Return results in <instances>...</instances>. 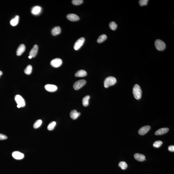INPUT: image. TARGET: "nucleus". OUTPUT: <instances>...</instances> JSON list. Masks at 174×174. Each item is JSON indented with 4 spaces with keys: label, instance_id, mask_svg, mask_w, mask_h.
I'll return each instance as SVG.
<instances>
[{
    "label": "nucleus",
    "instance_id": "32",
    "mask_svg": "<svg viewBox=\"0 0 174 174\" xmlns=\"http://www.w3.org/2000/svg\"><path fill=\"white\" fill-rule=\"evenodd\" d=\"M168 150L169 151L174 152V145H171L168 147Z\"/></svg>",
    "mask_w": 174,
    "mask_h": 174
},
{
    "label": "nucleus",
    "instance_id": "15",
    "mask_svg": "<svg viewBox=\"0 0 174 174\" xmlns=\"http://www.w3.org/2000/svg\"><path fill=\"white\" fill-rule=\"evenodd\" d=\"M169 129L167 128H162L157 130L155 133L156 135H161L166 133L168 132Z\"/></svg>",
    "mask_w": 174,
    "mask_h": 174
},
{
    "label": "nucleus",
    "instance_id": "29",
    "mask_svg": "<svg viewBox=\"0 0 174 174\" xmlns=\"http://www.w3.org/2000/svg\"><path fill=\"white\" fill-rule=\"evenodd\" d=\"M83 2V0H73L72 1V3L75 5H79L82 3Z\"/></svg>",
    "mask_w": 174,
    "mask_h": 174
},
{
    "label": "nucleus",
    "instance_id": "8",
    "mask_svg": "<svg viewBox=\"0 0 174 174\" xmlns=\"http://www.w3.org/2000/svg\"><path fill=\"white\" fill-rule=\"evenodd\" d=\"M151 127L150 126L146 125L141 128L138 131V133L140 135H144L147 133L150 130Z\"/></svg>",
    "mask_w": 174,
    "mask_h": 174
},
{
    "label": "nucleus",
    "instance_id": "7",
    "mask_svg": "<svg viewBox=\"0 0 174 174\" xmlns=\"http://www.w3.org/2000/svg\"><path fill=\"white\" fill-rule=\"evenodd\" d=\"M62 60L59 58H55L52 60L50 62L51 65L55 68L59 67L62 65Z\"/></svg>",
    "mask_w": 174,
    "mask_h": 174
},
{
    "label": "nucleus",
    "instance_id": "21",
    "mask_svg": "<svg viewBox=\"0 0 174 174\" xmlns=\"http://www.w3.org/2000/svg\"><path fill=\"white\" fill-rule=\"evenodd\" d=\"M90 99V96L88 95L84 97L82 100L83 104L84 106L86 107L88 106L89 105V101Z\"/></svg>",
    "mask_w": 174,
    "mask_h": 174
},
{
    "label": "nucleus",
    "instance_id": "6",
    "mask_svg": "<svg viewBox=\"0 0 174 174\" xmlns=\"http://www.w3.org/2000/svg\"><path fill=\"white\" fill-rule=\"evenodd\" d=\"M86 82L85 80H81L76 82L74 84V88L75 90L79 89L86 84Z\"/></svg>",
    "mask_w": 174,
    "mask_h": 174
},
{
    "label": "nucleus",
    "instance_id": "5",
    "mask_svg": "<svg viewBox=\"0 0 174 174\" xmlns=\"http://www.w3.org/2000/svg\"><path fill=\"white\" fill-rule=\"evenodd\" d=\"M15 100L17 105H19L20 107H23L25 106V100L21 96L17 95L15 96Z\"/></svg>",
    "mask_w": 174,
    "mask_h": 174
},
{
    "label": "nucleus",
    "instance_id": "20",
    "mask_svg": "<svg viewBox=\"0 0 174 174\" xmlns=\"http://www.w3.org/2000/svg\"><path fill=\"white\" fill-rule=\"evenodd\" d=\"M19 17L18 15H16V16L12 19L10 21V24L11 25L13 26H15L18 24L19 21Z\"/></svg>",
    "mask_w": 174,
    "mask_h": 174
},
{
    "label": "nucleus",
    "instance_id": "30",
    "mask_svg": "<svg viewBox=\"0 0 174 174\" xmlns=\"http://www.w3.org/2000/svg\"><path fill=\"white\" fill-rule=\"evenodd\" d=\"M148 2V0H140L139 1V5L141 6L147 5Z\"/></svg>",
    "mask_w": 174,
    "mask_h": 174
},
{
    "label": "nucleus",
    "instance_id": "35",
    "mask_svg": "<svg viewBox=\"0 0 174 174\" xmlns=\"http://www.w3.org/2000/svg\"><path fill=\"white\" fill-rule=\"evenodd\" d=\"M17 107H18V108H20V107H20V106H19V105H17Z\"/></svg>",
    "mask_w": 174,
    "mask_h": 174
},
{
    "label": "nucleus",
    "instance_id": "4",
    "mask_svg": "<svg viewBox=\"0 0 174 174\" xmlns=\"http://www.w3.org/2000/svg\"><path fill=\"white\" fill-rule=\"evenodd\" d=\"M85 41V38L83 37H81L78 39L74 44V48L75 50H79Z\"/></svg>",
    "mask_w": 174,
    "mask_h": 174
},
{
    "label": "nucleus",
    "instance_id": "22",
    "mask_svg": "<svg viewBox=\"0 0 174 174\" xmlns=\"http://www.w3.org/2000/svg\"><path fill=\"white\" fill-rule=\"evenodd\" d=\"M107 38V37L106 35L103 34L101 35L99 37L98 40L97 42L99 43H100L104 42V41L106 40Z\"/></svg>",
    "mask_w": 174,
    "mask_h": 174
},
{
    "label": "nucleus",
    "instance_id": "34",
    "mask_svg": "<svg viewBox=\"0 0 174 174\" xmlns=\"http://www.w3.org/2000/svg\"><path fill=\"white\" fill-rule=\"evenodd\" d=\"M28 58H29V59H31V58H32V57L31 56H29V57H28Z\"/></svg>",
    "mask_w": 174,
    "mask_h": 174
},
{
    "label": "nucleus",
    "instance_id": "16",
    "mask_svg": "<svg viewBox=\"0 0 174 174\" xmlns=\"http://www.w3.org/2000/svg\"><path fill=\"white\" fill-rule=\"evenodd\" d=\"M134 157L135 159L140 162H143L145 160V156L143 154L137 153L134 154Z\"/></svg>",
    "mask_w": 174,
    "mask_h": 174
},
{
    "label": "nucleus",
    "instance_id": "9",
    "mask_svg": "<svg viewBox=\"0 0 174 174\" xmlns=\"http://www.w3.org/2000/svg\"><path fill=\"white\" fill-rule=\"evenodd\" d=\"M45 89L48 91L53 92L57 91L58 87L55 85L47 84L45 87Z\"/></svg>",
    "mask_w": 174,
    "mask_h": 174
},
{
    "label": "nucleus",
    "instance_id": "28",
    "mask_svg": "<svg viewBox=\"0 0 174 174\" xmlns=\"http://www.w3.org/2000/svg\"><path fill=\"white\" fill-rule=\"evenodd\" d=\"M162 142L161 141H155L153 143V146L155 148H159L160 147L161 145L162 144Z\"/></svg>",
    "mask_w": 174,
    "mask_h": 174
},
{
    "label": "nucleus",
    "instance_id": "12",
    "mask_svg": "<svg viewBox=\"0 0 174 174\" xmlns=\"http://www.w3.org/2000/svg\"><path fill=\"white\" fill-rule=\"evenodd\" d=\"M38 50V46L37 45H35L29 52V56H31L32 58H35L37 54Z\"/></svg>",
    "mask_w": 174,
    "mask_h": 174
},
{
    "label": "nucleus",
    "instance_id": "31",
    "mask_svg": "<svg viewBox=\"0 0 174 174\" xmlns=\"http://www.w3.org/2000/svg\"><path fill=\"white\" fill-rule=\"evenodd\" d=\"M8 138V137L3 134H0V140H6Z\"/></svg>",
    "mask_w": 174,
    "mask_h": 174
},
{
    "label": "nucleus",
    "instance_id": "11",
    "mask_svg": "<svg viewBox=\"0 0 174 174\" xmlns=\"http://www.w3.org/2000/svg\"><path fill=\"white\" fill-rule=\"evenodd\" d=\"M67 18L69 21L75 22L79 20V17L77 15L74 14H68L67 16Z\"/></svg>",
    "mask_w": 174,
    "mask_h": 174
},
{
    "label": "nucleus",
    "instance_id": "25",
    "mask_svg": "<svg viewBox=\"0 0 174 174\" xmlns=\"http://www.w3.org/2000/svg\"><path fill=\"white\" fill-rule=\"evenodd\" d=\"M109 26L112 30H115L117 28V25L115 22L112 21L109 23Z\"/></svg>",
    "mask_w": 174,
    "mask_h": 174
},
{
    "label": "nucleus",
    "instance_id": "13",
    "mask_svg": "<svg viewBox=\"0 0 174 174\" xmlns=\"http://www.w3.org/2000/svg\"><path fill=\"white\" fill-rule=\"evenodd\" d=\"M25 47L24 44H22L19 45L17 49V52H16V54H17V56H20L22 55L23 52L25 51Z\"/></svg>",
    "mask_w": 174,
    "mask_h": 174
},
{
    "label": "nucleus",
    "instance_id": "24",
    "mask_svg": "<svg viewBox=\"0 0 174 174\" xmlns=\"http://www.w3.org/2000/svg\"><path fill=\"white\" fill-rule=\"evenodd\" d=\"M118 165L123 170L126 169L128 167V165L126 163L123 161L121 162H120Z\"/></svg>",
    "mask_w": 174,
    "mask_h": 174
},
{
    "label": "nucleus",
    "instance_id": "1",
    "mask_svg": "<svg viewBox=\"0 0 174 174\" xmlns=\"http://www.w3.org/2000/svg\"><path fill=\"white\" fill-rule=\"evenodd\" d=\"M133 94L135 99L139 100L142 96V91L141 87L138 84L135 85L133 88Z\"/></svg>",
    "mask_w": 174,
    "mask_h": 174
},
{
    "label": "nucleus",
    "instance_id": "10",
    "mask_svg": "<svg viewBox=\"0 0 174 174\" xmlns=\"http://www.w3.org/2000/svg\"><path fill=\"white\" fill-rule=\"evenodd\" d=\"M12 156L15 159L21 160L24 158V154L18 151H14L12 153Z\"/></svg>",
    "mask_w": 174,
    "mask_h": 174
},
{
    "label": "nucleus",
    "instance_id": "17",
    "mask_svg": "<svg viewBox=\"0 0 174 174\" xmlns=\"http://www.w3.org/2000/svg\"><path fill=\"white\" fill-rule=\"evenodd\" d=\"M87 72L83 70H81L77 72L75 74V77H83L87 75Z\"/></svg>",
    "mask_w": 174,
    "mask_h": 174
},
{
    "label": "nucleus",
    "instance_id": "27",
    "mask_svg": "<svg viewBox=\"0 0 174 174\" xmlns=\"http://www.w3.org/2000/svg\"><path fill=\"white\" fill-rule=\"evenodd\" d=\"M56 123L55 122H52L49 124L48 126V129L50 131H51L54 129L55 126L56 125Z\"/></svg>",
    "mask_w": 174,
    "mask_h": 174
},
{
    "label": "nucleus",
    "instance_id": "14",
    "mask_svg": "<svg viewBox=\"0 0 174 174\" xmlns=\"http://www.w3.org/2000/svg\"><path fill=\"white\" fill-rule=\"evenodd\" d=\"M80 112H77L76 110H73L71 112L70 115L72 119L73 120H75L80 116Z\"/></svg>",
    "mask_w": 174,
    "mask_h": 174
},
{
    "label": "nucleus",
    "instance_id": "33",
    "mask_svg": "<svg viewBox=\"0 0 174 174\" xmlns=\"http://www.w3.org/2000/svg\"><path fill=\"white\" fill-rule=\"evenodd\" d=\"M3 73L1 71H0V77L1 75H2Z\"/></svg>",
    "mask_w": 174,
    "mask_h": 174
},
{
    "label": "nucleus",
    "instance_id": "18",
    "mask_svg": "<svg viewBox=\"0 0 174 174\" xmlns=\"http://www.w3.org/2000/svg\"><path fill=\"white\" fill-rule=\"evenodd\" d=\"M61 31V29L59 26H57L54 27L51 31V33L53 36H56L59 34Z\"/></svg>",
    "mask_w": 174,
    "mask_h": 174
},
{
    "label": "nucleus",
    "instance_id": "19",
    "mask_svg": "<svg viewBox=\"0 0 174 174\" xmlns=\"http://www.w3.org/2000/svg\"><path fill=\"white\" fill-rule=\"evenodd\" d=\"M41 8L39 6H35L33 8L32 10V13L34 15H37L41 12Z\"/></svg>",
    "mask_w": 174,
    "mask_h": 174
},
{
    "label": "nucleus",
    "instance_id": "3",
    "mask_svg": "<svg viewBox=\"0 0 174 174\" xmlns=\"http://www.w3.org/2000/svg\"><path fill=\"white\" fill-rule=\"evenodd\" d=\"M154 44L157 50L159 51H163L165 49V44L164 42L161 40H156Z\"/></svg>",
    "mask_w": 174,
    "mask_h": 174
},
{
    "label": "nucleus",
    "instance_id": "23",
    "mask_svg": "<svg viewBox=\"0 0 174 174\" xmlns=\"http://www.w3.org/2000/svg\"><path fill=\"white\" fill-rule=\"evenodd\" d=\"M32 70V66L31 65H29L27 66L24 72L25 74L29 75L31 74Z\"/></svg>",
    "mask_w": 174,
    "mask_h": 174
},
{
    "label": "nucleus",
    "instance_id": "26",
    "mask_svg": "<svg viewBox=\"0 0 174 174\" xmlns=\"http://www.w3.org/2000/svg\"><path fill=\"white\" fill-rule=\"evenodd\" d=\"M42 121L41 120H38L34 123V128L35 129L37 128L40 126L41 125Z\"/></svg>",
    "mask_w": 174,
    "mask_h": 174
},
{
    "label": "nucleus",
    "instance_id": "2",
    "mask_svg": "<svg viewBox=\"0 0 174 174\" xmlns=\"http://www.w3.org/2000/svg\"><path fill=\"white\" fill-rule=\"evenodd\" d=\"M116 79L112 76H109L105 79L104 82V87L107 88L111 86L114 85L116 83Z\"/></svg>",
    "mask_w": 174,
    "mask_h": 174
}]
</instances>
